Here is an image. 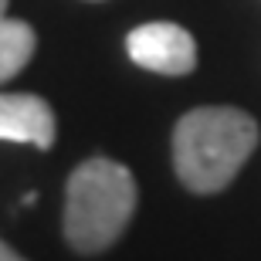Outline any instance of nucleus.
Listing matches in <instances>:
<instances>
[{"instance_id": "obj_1", "label": "nucleus", "mask_w": 261, "mask_h": 261, "mask_svg": "<svg viewBox=\"0 0 261 261\" xmlns=\"http://www.w3.org/2000/svg\"><path fill=\"white\" fill-rule=\"evenodd\" d=\"M258 146V122L234 106H203L173 129V166L187 190L217 194Z\"/></svg>"}, {"instance_id": "obj_2", "label": "nucleus", "mask_w": 261, "mask_h": 261, "mask_svg": "<svg viewBox=\"0 0 261 261\" xmlns=\"http://www.w3.org/2000/svg\"><path fill=\"white\" fill-rule=\"evenodd\" d=\"M136 211V180L122 163L92 156L68 176L65 238L82 254H98L119 241Z\"/></svg>"}, {"instance_id": "obj_3", "label": "nucleus", "mask_w": 261, "mask_h": 261, "mask_svg": "<svg viewBox=\"0 0 261 261\" xmlns=\"http://www.w3.org/2000/svg\"><path fill=\"white\" fill-rule=\"evenodd\" d=\"M129 58L156 75H190L197 68V44L190 31L173 20H149L129 31L126 38Z\"/></svg>"}, {"instance_id": "obj_4", "label": "nucleus", "mask_w": 261, "mask_h": 261, "mask_svg": "<svg viewBox=\"0 0 261 261\" xmlns=\"http://www.w3.org/2000/svg\"><path fill=\"white\" fill-rule=\"evenodd\" d=\"M55 136H58V122L41 95L0 92V139L4 143H28L38 149H51Z\"/></svg>"}, {"instance_id": "obj_5", "label": "nucleus", "mask_w": 261, "mask_h": 261, "mask_svg": "<svg viewBox=\"0 0 261 261\" xmlns=\"http://www.w3.org/2000/svg\"><path fill=\"white\" fill-rule=\"evenodd\" d=\"M38 48V34L28 20L17 17H0V85H7L10 78L24 71Z\"/></svg>"}, {"instance_id": "obj_6", "label": "nucleus", "mask_w": 261, "mask_h": 261, "mask_svg": "<svg viewBox=\"0 0 261 261\" xmlns=\"http://www.w3.org/2000/svg\"><path fill=\"white\" fill-rule=\"evenodd\" d=\"M0 261H28V258H20V254L14 251L7 241H0Z\"/></svg>"}, {"instance_id": "obj_7", "label": "nucleus", "mask_w": 261, "mask_h": 261, "mask_svg": "<svg viewBox=\"0 0 261 261\" xmlns=\"http://www.w3.org/2000/svg\"><path fill=\"white\" fill-rule=\"evenodd\" d=\"M7 4L10 0H0V17H7Z\"/></svg>"}]
</instances>
